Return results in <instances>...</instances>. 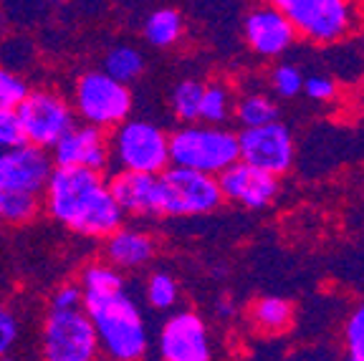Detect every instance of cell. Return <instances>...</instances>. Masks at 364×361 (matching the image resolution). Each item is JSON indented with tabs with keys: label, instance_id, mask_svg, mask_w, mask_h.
Returning <instances> with one entry per match:
<instances>
[{
	"label": "cell",
	"instance_id": "83f0119b",
	"mask_svg": "<svg viewBox=\"0 0 364 361\" xmlns=\"http://www.w3.org/2000/svg\"><path fill=\"white\" fill-rule=\"evenodd\" d=\"M79 283L84 286V293H107V291L124 288L122 271L114 268L112 263H94V266L84 268Z\"/></svg>",
	"mask_w": 364,
	"mask_h": 361
},
{
	"label": "cell",
	"instance_id": "ba28073f",
	"mask_svg": "<svg viewBox=\"0 0 364 361\" xmlns=\"http://www.w3.org/2000/svg\"><path fill=\"white\" fill-rule=\"evenodd\" d=\"M159 177H162V192H165V215L170 217L210 215L225 203L220 180L215 175L170 164Z\"/></svg>",
	"mask_w": 364,
	"mask_h": 361
},
{
	"label": "cell",
	"instance_id": "d6a6232c",
	"mask_svg": "<svg viewBox=\"0 0 364 361\" xmlns=\"http://www.w3.org/2000/svg\"><path fill=\"white\" fill-rule=\"evenodd\" d=\"M18 331H21V326H18L16 313L0 306V356H8V351L18 341Z\"/></svg>",
	"mask_w": 364,
	"mask_h": 361
},
{
	"label": "cell",
	"instance_id": "e575fe53",
	"mask_svg": "<svg viewBox=\"0 0 364 361\" xmlns=\"http://www.w3.org/2000/svg\"><path fill=\"white\" fill-rule=\"evenodd\" d=\"M0 361H13V359H8V356H0Z\"/></svg>",
	"mask_w": 364,
	"mask_h": 361
},
{
	"label": "cell",
	"instance_id": "5bb4252c",
	"mask_svg": "<svg viewBox=\"0 0 364 361\" xmlns=\"http://www.w3.org/2000/svg\"><path fill=\"white\" fill-rule=\"evenodd\" d=\"M53 170H56V164H53L48 149L23 141L11 152L0 154V187L41 195L48 187Z\"/></svg>",
	"mask_w": 364,
	"mask_h": 361
},
{
	"label": "cell",
	"instance_id": "cb8c5ba5",
	"mask_svg": "<svg viewBox=\"0 0 364 361\" xmlns=\"http://www.w3.org/2000/svg\"><path fill=\"white\" fill-rule=\"evenodd\" d=\"M304 84H306V74L291 61L281 58L279 63H273L268 71V91H271L279 102H294L304 94Z\"/></svg>",
	"mask_w": 364,
	"mask_h": 361
},
{
	"label": "cell",
	"instance_id": "7a4b0ae2",
	"mask_svg": "<svg viewBox=\"0 0 364 361\" xmlns=\"http://www.w3.org/2000/svg\"><path fill=\"white\" fill-rule=\"evenodd\" d=\"M84 311L99 333L102 351L112 361H139L149 349V331L142 308L127 288L86 293Z\"/></svg>",
	"mask_w": 364,
	"mask_h": 361
},
{
	"label": "cell",
	"instance_id": "3957f363",
	"mask_svg": "<svg viewBox=\"0 0 364 361\" xmlns=\"http://www.w3.org/2000/svg\"><path fill=\"white\" fill-rule=\"evenodd\" d=\"M170 162L205 175L220 177L228 167L240 162L238 131L215 124H182L170 134Z\"/></svg>",
	"mask_w": 364,
	"mask_h": 361
},
{
	"label": "cell",
	"instance_id": "52a82bcc",
	"mask_svg": "<svg viewBox=\"0 0 364 361\" xmlns=\"http://www.w3.org/2000/svg\"><path fill=\"white\" fill-rule=\"evenodd\" d=\"M18 122L26 141L51 152L58 141L76 126V109L56 91L38 89L26 96V102L16 109Z\"/></svg>",
	"mask_w": 364,
	"mask_h": 361
},
{
	"label": "cell",
	"instance_id": "5b68a950",
	"mask_svg": "<svg viewBox=\"0 0 364 361\" xmlns=\"http://www.w3.org/2000/svg\"><path fill=\"white\" fill-rule=\"evenodd\" d=\"M112 162L127 172L162 175L170 167V134L147 119H127L109 134Z\"/></svg>",
	"mask_w": 364,
	"mask_h": 361
},
{
	"label": "cell",
	"instance_id": "9a60e30c",
	"mask_svg": "<svg viewBox=\"0 0 364 361\" xmlns=\"http://www.w3.org/2000/svg\"><path fill=\"white\" fill-rule=\"evenodd\" d=\"M56 167H86V170L104 172L112 164V147L104 129L94 124H76L56 147L51 149Z\"/></svg>",
	"mask_w": 364,
	"mask_h": 361
},
{
	"label": "cell",
	"instance_id": "2e32d148",
	"mask_svg": "<svg viewBox=\"0 0 364 361\" xmlns=\"http://www.w3.org/2000/svg\"><path fill=\"white\" fill-rule=\"evenodd\" d=\"M117 203L132 217H159L165 215V192L162 177L149 172L119 170L109 180Z\"/></svg>",
	"mask_w": 364,
	"mask_h": 361
},
{
	"label": "cell",
	"instance_id": "ffe728a7",
	"mask_svg": "<svg viewBox=\"0 0 364 361\" xmlns=\"http://www.w3.org/2000/svg\"><path fill=\"white\" fill-rule=\"evenodd\" d=\"M205 81L203 79H182L175 84L170 94V112L180 124H198L200 122V107L205 96Z\"/></svg>",
	"mask_w": 364,
	"mask_h": 361
},
{
	"label": "cell",
	"instance_id": "ac0fdd59",
	"mask_svg": "<svg viewBox=\"0 0 364 361\" xmlns=\"http://www.w3.org/2000/svg\"><path fill=\"white\" fill-rule=\"evenodd\" d=\"M233 119L240 124V129L273 124V122L281 119V104L271 91H263V89L243 91V94L235 96Z\"/></svg>",
	"mask_w": 364,
	"mask_h": 361
},
{
	"label": "cell",
	"instance_id": "1f68e13d",
	"mask_svg": "<svg viewBox=\"0 0 364 361\" xmlns=\"http://www.w3.org/2000/svg\"><path fill=\"white\" fill-rule=\"evenodd\" d=\"M26 136H23L21 122H18L16 112H0V154L11 152L18 144H23Z\"/></svg>",
	"mask_w": 364,
	"mask_h": 361
},
{
	"label": "cell",
	"instance_id": "4316f807",
	"mask_svg": "<svg viewBox=\"0 0 364 361\" xmlns=\"http://www.w3.org/2000/svg\"><path fill=\"white\" fill-rule=\"evenodd\" d=\"M144 293H147V303L154 311H170L177 303V298H180V283H177V278L172 273L154 271L147 278Z\"/></svg>",
	"mask_w": 364,
	"mask_h": 361
},
{
	"label": "cell",
	"instance_id": "e0dca14e",
	"mask_svg": "<svg viewBox=\"0 0 364 361\" xmlns=\"http://www.w3.org/2000/svg\"><path fill=\"white\" fill-rule=\"evenodd\" d=\"M104 240H107L104 243L107 263H112L119 271H139V268L149 266L157 253L154 237L139 227H119Z\"/></svg>",
	"mask_w": 364,
	"mask_h": 361
},
{
	"label": "cell",
	"instance_id": "7402d4cb",
	"mask_svg": "<svg viewBox=\"0 0 364 361\" xmlns=\"http://www.w3.org/2000/svg\"><path fill=\"white\" fill-rule=\"evenodd\" d=\"M235 114V94L225 81H210L205 86L203 107H200V122L203 124L225 126Z\"/></svg>",
	"mask_w": 364,
	"mask_h": 361
},
{
	"label": "cell",
	"instance_id": "f546056e",
	"mask_svg": "<svg viewBox=\"0 0 364 361\" xmlns=\"http://www.w3.org/2000/svg\"><path fill=\"white\" fill-rule=\"evenodd\" d=\"M336 94H339V84H336L331 76H326V74H309L306 76L304 96H306L309 102L329 104L336 99Z\"/></svg>",
	"mask_w": 364,
	"mask_h": 361
},
{
	"label": "cell",
	"instance_id": "484cf974",
	"mask_svg": "<svg viewBox=\"0 0 364 361\" xmlns=\"http://www.w3.org/2000/svg\"><path fill=\"white\" fill-rule=\"evenodd\" d=\"M344 361H364V298L352 306L341 326Z\"/></svg>",
	"mask_w": 364,
	"mask_h": 361
},
{
	"label": "cell",
	"instance_id": "9c48e42d",
	"mask_svg": "<svg viewBox=\"0 0 364 361\" xmlns=\"http://www.w3.org/2000/svg\"><path fill=\"white\" fill-rule=\"evenodd\" d=\"M102 349L89 313L48 311L43 323V361H94Z\"/></svg>",
	"mask_w": 364,
	"mask_h": 361
},
{
	"label": "cell",
	"instance_id": "44dd1931",
	"mask_svg": "<svg viewBox=\"0 0 364 361\" xmlns=\"http://www.w3.org/2000/svg\"><path fill=\"white\" fill-rule=\"evenodd\" d=\"M185 33V21L175 8H159L144 21V38L154 48H172Z\"/></svg>",
	"mask_w": 364,
	"mask_h": 361
},
{
	"label": "cell",
	"instance_id": "30bf717a",
	"mask_svg": "<svg viewBox=\"0 0 364 361\" xmlns=\"http://www.w3.org/2000/svg\"><path fill=\"white\" fill-rule=\"evenodd\" d=\"M243 41L253 56L281 61L299 41L294 23L271 0H263L243 16Z\"/></svg>",
	"mask_w": 364,
	"mask_h": 361
},
{
	"label": "cell",
	"instance_id": "4fadbf2b",
	"mask_svg": "<svg viewBox=\"0 0 364 361\" xmlns=\"http://www.w3.org/2000/svg\"><path fill=\"white\" fill-rule=\"evenodd\" d=\"M218 180H220L225 203L238 205L248 212H263V210L273 208V203L281 195V177L271 175L261 167H253L243 159L235 162L233 167H228Z\"/></svg>",
	"mask_w": 364,
	"mask_h": 361
},
{
	"label": "cell",
	"instance_id": "d6986e66",
	"mask_svg": "<svg viewBox=\"0 0 364 361\" xmlns=\"http://www.w3.org/2000/svg\"><path fill=\"white\" fill-rule=\"evenodd\" d=\"M248 318L261 333H284L294 326L296 306L284 296H261L248 306Z\"/></svg>",
	"mask_w": 364,
	"mask_h": 361
},
{
	"label": "cell",
	"instance_id": "8fae6325",
	"mask_svg": "<svg viewBox=\"0 0 364 361\" xmlns=\"http://www.w3.org/2000/svg\"><path fill=\"white\" fill-rule=\"evenodd\" d=\"M240 139V159L253 167L271 172L276 177H284L286 172L294 170L296 162V139L294 131L284 122L273 124L250 126V129L238 131Z\"/></svg>",
	"mask_w": 364,
	"mask_h": 361
},
{
	"label": "cell",
	"instance_id": "6da1fadb",
	"mask_svg": "<svg viewBox=\"0 0 364 361\" xmlns=\"http://www.w3.org/2000/svg\"><path fill=\"white\" fill-rule=\"evenodd\" d=\"M43 195L46 210L53 220L79 235L109 237L124 225L127 212L114 198L104 172L56 167Z\"/></svg>",
	"mask_w": 364,
	"mask_h": 361
},
{
	"label": "cell",
	"instance_id": "8992f818",
	"mask_svg": "<svg viewBox=\"0 0 364 361\" xmlns=\"http://www.w3.org/2000/svg\"><path fill=\"white\" fill-rule=\"evenodd\" d=\"M134 107L132 91L127 84L109 76L107 71H89L79 76L74 89V109L86 124L99 129H114L127 122Z\"/></svg>",
	"mask_w": 364,
	"mask_h": 361
},
{
	"label": "cell",
	"instance_id": "d4e9b609",
	"mask_svg": "<svg viewBox=\"0 0 364 361\" xmlns=\"http://www.w3.org/2000/svg\"><path fill=\"white\" fill-rule=\"evenodd\" d=\"M104 71L122 84H132L144 71V56L134 45H114L104 56Z\"/></svg>",
	"mask_w": 364,
	"mask_h": 361
},
{
	"label": "cell",
	"instance_id": "f1b7e54d",
	"mask_svg": "<svg viewBox=\"0 0 364 361\" xmlns=\"http://www.w3.org/2000/svg\"><path fill=\"white\" fill-rule=\"evenodd\" d=\"M28 94V84L21 76L0 66V112H16Z\"/></svg>",
	"mask_w": 364,
	"mask_h": 361
},
{
	"label": "cell",
	"instance_id": "836d02e7",
	"mask_svg": "<svg viewBox=\"0 0 364 361\" xmlns=\"http://www.w3.org/2000/svg\"><path fill=\"white\" fill-rule=\"evenodd\" d=\"M235 313H238V306H235L233 298H218L215 301V316L218 318H225V321H230Z\"/></svg>",
	"mask_w": 364,
	"mask_h": 361
},
{
	"label": "cell",
	"instance_id": "277c9868",
	"mask_svg": "<svg viewBox=\"0 0 364 361\" xmlns=\"http://www.w3.org/2000/svg\"><path fill=\"white\" fill-rule=\"evenodd\" d=\"M294 23L299 38L314 45H334L359 26L354 0H271Z\"/></svg>",
	"mask_w": 364,
	"mask_h": 361
},
{
	"label": "cell",
	"instance_id": "4dcf8cb0",
	"mask_svg": "<svg viewBox=\"0 0 364 361\" xmlns=\"http://www.w3.org/2000/svg\"><path fill=\"white\" fill-rule=\"evenodd\" d=\"M84 286L81 283H63L53 291L51 311H79L84 308Z\"/></svg>",
	"mask_w": 364,
	"mask_h": 361
},
{
	"label": "cell",
	"instance_id": "7c38bea8",
	"mask_svg": "<svg viewBox=\"0 0 364 361\" xmlns=\"http://www.w3.org/2000/svg\"><path fill=\"white\" fill-rule=\"evenodd\" d=\"M162 361H213L210 328L198 311H175L157 333Z\"/></svg>",
	"mask_w": 364,
	"mask_h": 361
},
{
	"label": "cell",
	"instance_id": "603a6c76",
	"mask_svg": "<svg viewBox=\"0 0 364 361\" xmlns=\"http://www.w3.org/2000/svg\"><path fill=\"white\" fill-rule=\"evenodd\" d=\"M38 195L23 190H11V187H0V222H11V225H26L38 215Z\"/></svg>",
	"mask_w": 364,
	"mask_h": 361
},
{
	"label": "cell",
	"instance_id": "d590c367",
	"mask_svg": "<svg viewBox=\"0 0 364 361\" xmlns=\"http://www.w3.org/2000/svg\"><path fill=\"white\" fill-rule=\"evenodd\" d=\"M51 3H61V0H51Z\"/></svg>",
	"mask_w": 364,
	"mask_h": 361
}]
</instances>
